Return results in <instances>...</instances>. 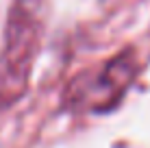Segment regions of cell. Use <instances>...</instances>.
<instances>
[{
    "label": "cell",
    "mask_w": 150,
    "mask_h": 148,
    "mask_svg": "<svg viewBox=\"0 0 150 148\" xmlns=\"http://www.w3.org/2000/svg\"><path fill=\"white\" fill-rule=\"evenodd\" d=\"M135 61H133L131 52H124L117 59H113L111 63H107L100 72L96 74L94 81L85 83L81 87L83 96H81V103L94 111H100L105 107H111L113 100H117L124 94V89L131 85L133 76H135Z\"/></svg>",
    "instance_id": "cell-2"
},
{
    "label": "cell",
    "mask_w": 150,
    "mask_h": 148,
    "mask_svg": "<svg viewBox=\"0 0 150 148\" xmlns=\"http://www.w3.org/2000/svg\"><path fill=\"white\" fill-rule=\"evenodd\" d=\"M44 22L33 0H13L0 48V105H13L24 94L37 57Z\"/></svg>",
    "instance_id": "cell-1"
}]
</instances>
